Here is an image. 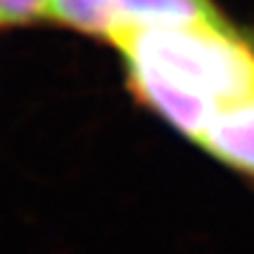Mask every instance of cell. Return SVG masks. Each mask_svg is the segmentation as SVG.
Returning a JSON list of instances; mask_svg holds the SVG:
<instances>
[{"mask_svg": "<svg viewBox=\"0 0 254 254\" xmlns=\"http://www.w3.org/2000/svg\"><path fill=\"white\" fill-rule=\"evenodd\" d=\"M127 69H129V85L134 94L149 110L161 114L167 123H172L185 136L201 140L210 121L221 110L216 103L179 87L152 69L138 65H127Z\"/></svg>", "mask_w": 254, "mask_h": 254, "instance_id": "cell-2", "label": "cell"}, {"mask_svg": "<svg viewBox=\"0 0 254 254\" xmlns=\"http://www.w3.org/2000/svg\"><path fill=\"white\" fill-rule=\"evenodd\" d=\"M114 9L119 20L116 36L129 29L192 27L221 20L207 0H114Z\"/></svg>", "mask_w": 254, "mask_h": 254, "instance_id": "cell-4", "label": "cell"}, {"mask_svg": "<svg viewBox=\"0 0 254 254\" xmlns=\"http://www.w3.org/2000/svg\"><path fill=\"white\" fill-rule=\"evenodd\" d=\"M49 0H0V27L27 25L47 16Z\"/></svg>", "mask_w": 254, "mask_h": 254, "instance_id": "cell-6", "label": "cell"}, {"mask_svg": "<svg viewBox=\"0 0 254 254\" xmlns=\"http://www.w3.org/2000/svg\"><path fill=\"white\" fill-rule=\"evenodd\" d=\"M47 16L76 31L107 40L119 31L114 0H49Z\"/></svg>", "mask_w": 254, "mask_h": 254, "instance_id": "cell-5", "label": "cell"}, {"mask_svg": "<svg viewBox=\"0 0 254 254\" xmlns=\"http://www.w3.org/2000/svg\"><path fill=\"white\" fill-rule=\"evenodd\" d=\"M198 143L223 163L254 174V94L221 107Z\"/></svg>", "mask_w": 254, "mask_h": 254, "instance_id": "cell-3", "label": "cell"}, {"mask_svg": "<svg viewBox=\"0 0 254 254\" xmlns=\"http://www.w3.org/2000/svg\"><path fill=\"white\" fill-rule=\"evenodd\" d=\"M112 43L138 65L219 107L254 94V49L223 20L192 27H149Z\"/></svg>", "mask_w": 254, "mask_h": 254, "instance_id": "cell-1", "label": "cell"}]
</instances>
